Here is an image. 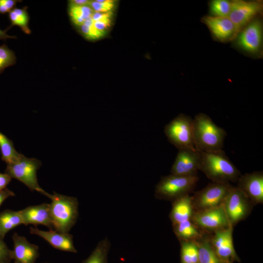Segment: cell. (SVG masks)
I'll list each match as a JSON object with an SVG mask.
<instances>
[{
    "instance_id": "603a6c76",
    "label": "cell",
    "mask_w": 263,
    "mask_h": 263,
    "mask_svg": "<svg viewBox=\"0 0 263 263\" xmlns=\"http://www.w3.org/2000/svg\"><path fill=\"white\" fill-rule=\"evenodd\" d=\"M27 7H24L22 8H14L8 14V18L11 21L10 26L7 28H9L13 26H18L25 34H31V30L28 26L29 16L27 12Z\"/></svg>"
},
{
    "instance_id": "e575fe53",
    "label": "cell",
    "mask_w": 263,
    "mask_h": 263,
    "mask_svg": "<svg viewBox=\"0 0 263 263\" xmlns=\"http://www.w3.org/2000/svg\"><path fill=\"white\" fill-rule=\"evenodd\" d=\"M11 179L12 178L7 174L0 172V190L6 188Z\"/></svg>"
},
{
    "instance_id": "7402d4cb",
    "label": "cell",
    "mask_w": 263,
    "mask_h": 263,
    "mask_svg": "<svg viewBox=\"0 0 263 263\" xmlns=\"http://www.w3.org/2000/svg\"><path fill=\"white\" fill-rule=\"evenodd\" d=\"M196 242L198 263H222L217 256L210 242L209 238L203 236Z\"/></svg>"
},
{
    "instance_id": "8992f818",
    "label": "cell",
    "mask_w": 263,
    "mask_h": 263,
    "mask_svg": "<svg viewBox=\"0 0 263 263\" xmlns=\"http://www.w3.org/2000/svg\"><path fill=\"white\" fill-rule=\"evenodd\" d=\"M192 120L189 116L180 113L164 128V132L169 141L178 150L196 149L194 145Z\"/></svg>"
},
{
    "instance_id": "44dd1931",
    "label": "cell",
    "mask_w": 263,
    "mask_h": 263,
    "mask_svg": "<svg viewBox=\"0 0 263 263\" xmlns=\"http://www.w3.org/2000/svg\"><path fill=\"white\" fill-rule=\"evenodd\" d=\"M21 224L20 210L4 209L0 212V236L3 239L9 231Z\"/></svg>"
},
{
    "instance_id": "f1b7e54d",
    "label": "cell",
    "mask_w": 263,
    "mask_h": 263,
    "mask_svg": "<svg viewBox=\"0 0 263 263\" xmlns=\"http://www.w3.org/2000/svg\"><path fill=\"white\" fill-rule=\"evenodd\" d=\"M94 21L91 17L78 27L80 33L87 39L94 40L103 37L104 34L97 30L93 26Z\"/></svg>"
},
{
    "instance_id": "8d00e7d4",
    "label": "cell",
    "mask_w": 263,
    "mask_h": 263,
    "mask_svg": "<svg viewBox=\"0 0 263 263\" xmlns=\"http://www.w3.org/2000/svg\"><path fill=\"white\" fill-rule=\"evenodd\" d=\"M91 0H72L69 1V3L77 6L90 5Z\"/></svg>"
},
{
    "instance_id": "5b68a950",
    "label": "cell",
    "mask_w": 263,
    "mask_h": 263,
    "mask_svg": "<svg viewBox=\"0 0 263 263\" xmlns=\"http://www.w3.org/2000/svg\"><path fill=\"white\" fill-rule=\"evenodd\" d=\"M41 166L39 160L27 158L22 154L16 161L7 164L5 173L23 183L30 190L42 194L45 190L39 186L37 176V170Z\"/></svg>"
},
{
    "instance_id": "4fadbf2b",
    "label": "cell",
    "mask_w": 263,
    "mask_h": 263,
    "mask_svg": "<svg viewBox=\"0 0 263 263\" xmlns=\"http://www.w3.org/2000/svg\"><path fill=\"white\" fill-rule=\"evenodd\" d=\"M201 158V151L196 149L179 150L170 169L171 174L183 176L197 175Z\"/></svg>"
},
{
    "instance_id": "277c9868",
    "label": "cell",
    "mask_w": 263,
    "mask_h": 263,
    "mask_svg": "<svg viewBox=\"0 0 263 263\" xmlns=\"http://www.w3.org/2000/svg\"><path fill=\"white\" fill-rule=\"evenodd\" d=\"M197 175L183 176L170 174L162 177L155 188L157 199L171 202L189 195L198 181Z\"/></svg>"
},
{
    "instance_id": "cb8c5ba5",
    "label": "cell",
    "mask_w": 263,
    "mask_h": 263,
    "mask_svg": "<svg viewBox=\"0 0 263 263\" xmlns=\"http://www.w3.org/2000/svg\"><path fill=\"white\" fill-rule=\"evenodd\" d=\"M0 151L1 160L7 164L16 161L22 155L16 150L12 140L0 132Z\"/></svg>"
},
{
    "instance_id": "7c38bea8",
    "label": "cell",
    "mask_w": 263,
    "mask_h": 263,
    "mask_svg": "<svg viewBox=\"0 0 263 263\" xmlns=\"http://www.w3.org/2000/svg\"><path fill=\"white\" fill-rule=\"evenodd\" d=\"M233 226L213 232L209 239L210 244L218 258L223 262H239L235 250L232 238Z\"/></svg>"
},
{
    "instance_id": "30bf717a",
    "label": "cell",
    "mask_w": 263,
    "mask_h": 263,
    "mask_svg": "<svg viewBox=\"0 0 263 263\" xmlns=\"http://www.w3.org/2000/svg\"><path fill=\"white\" fill-rule=\"evenodd\" d=\"M263 4L259 1L235 0L231 1L228 18L235 26L238 33L260 14Z\"/></svg>"
},
{
    "instance_id": "2e32d148",
    "label": "cell",
    "mask_w": 263,
    "mask_h": 263,
    "mask_svg": "<svg viewBox=\"0 0 263 263\" xmlns=\"http://www.w3.org/2000/svg\"><path fill=\"white\" fill-rule=\"evenodd\" d=\"M203 21L213 36L220 41H227L235 38L237 35L235 25L227 17L206 16L203 18Z\"/></svg>"
},
{
    "instance_id": "e0dca14e",
    "label": "cell",
    "mask_w": 263,
    "mask_h": 263,
    "mask_svg": "<svg viewBox=\"0 0 263 263\" xmlns=\"http://www.w3.org/2000/svg\"><path fill=\"white\" fill-rule=\"evenodd\" d=\"M20 212L23 225H41L50 229H54L50 215V204L29 206Z\"/></svg>"
},
{
    "instance_id": "ac0fdd59",
    "label": "cell",
    "mask_w": 263,
    "mask_h": 263,
    "mask_svg": "<svg viewBox=\"0 0 263 263\" xmlns=\"http://www.w3.org/2000/svg\"><path fill=\"white\" fill-rule=\"evenodd\" d=\"M30 233L40 236L46 240L54 248L67 252L77 253L73 242V237L69 233H64L50 229L40 230L37 227H30Z\"/></svg>"
},
{
    "instance_id": "8fae6325",
    "label": "cell",
    "mask_w": 263,
    "mask_h": 263,
    "mask_svg": "<svg viewBox=\"0 0 263 263\" xmlns=\"http://www.w3.org/2000/svg\"><path fill=\"white\" fill-rule=\"evenodd\" d=\"M263 29L262 21L254 19L238 33L236 37L237 46L248 53H259L263 44Z\"/></svg>"
},
{
    "instance_id": "74e56055",
    "label": "cell",
    "mask_w": 263,
    "mask_h": 263,
    "mask_svg": "<svg viewBox=\"0 0 263 263\" xmlns=\"http://www.w3.org/2000/svg\"><path fill=\"white\" fill-rule=\"evenodd\" d=\"M8 30L7 29L5 30H2L0 28V39L5 40L7 38H16L15 36H11L6 34V32Z\"/></svg>"
},
{
    "instance_id": "ba28073f",
    "label": "cell",
    "mask_w": 263,
    "mask_h": 263,
    "mask_svg": "<svg viewBox=\"0 0 263 263\" xmlns=\"http://www.w3.org/2000/svg\"><path fill=\"white\" fill-rule=\"evenodd\" d=\"M222 206L230 225L233 227L250 214L253 205L240 189L233 187Z\"/></svg>"
},
{
    "instance_id": "83f0119b",
    "label": "cell",
    "mask_w": 263,
    "mask_h": 263,
    "mask_svg": "<svg viewBox=\"0 0 263 263\" xmlns=\"http://www.w3.org/2000/svg\"><path fill=\"white\" fill-rule=\"evenodd\" d=\"M231 8V1L213 0L210 1L209 9L213 16L228 18Z\"/></svg>"
},
{
    "instance_id": "3957f363",
    "label": "cell",
    "mask_w": 263,
    "mask_h": 263,
    "mask_svg": "<svg viewBox=\"0 0 263 263\" xmlns=\"http://www.w3.org/2000/svg\"><path fill=\"white\" fill-rule=\"evenodd\" d=\"M42 194L51 200L50 212L54 229L59 232L69 233L78 217L77 199L55 192L50 194L44 191Z\"/></svg>"
},
{
    "instance_id": "52a82bcc",
    "label": "cell",
    "mask_w": 263,
    "mask_h": 263,
    "mask_svg": "<svg viewBox=\"0 0 263 263\" xmlns=\"http://www.w3.org/2000/svg\"><path fill=\"white\" fill-rule=\"evenodd\" d=\"M233 187L230 183H209L191 196L194 210H203L222 205Z\"/></svg>"
},
{
    "instance_id": "d4e9b609",
    "label": "cell",
    "mask_w": 263,
    "mask_h": 263,
    "mask_svg": "<svg viewBox=\"0 0 263 263\" xmlns=\"http://www.w3.org/2000/svg\"><path fill=\"white\" fill-rule=\"evenodd\" d=\"M110 242L106 238L100 241L90 255L81 263H108Z\"/></svg>"
},
{
    "instance_id": "f546056e",
    "label": "cell",
    "mask_w": 263,
    "mask_h": 263,
    "mask_svg": "<svg viewBox=\"0 0 263 263\" xmlns=\"http://www.w3.org/2000/svg\"><path fill=\"white\" fill-rule=\"evenodd\" d=\"M16 57L14 52L5 44L0 46V74L7 67L15 64Z\"/></svg>"
},
{
    "instance_id": "9a60e30c",
    "label": "cell",
    "mask_w": 263,
    "mask_h": 263,
    "mask_svg": "<svg viewBox=\"0 0 263 263\" xmlns=\"http://www.w3.org/2000/svg\"><path fill=\"white\" fill-rule=\"evenodd\" d=\"M12 240L11 257L14 263H35L39 256L38 246L16 232L12 236Z\"/></svg>"
},
{
    "instance_id": "484cf974",
    "label": "cell",
    "mask_w": 263,
    "mask_h": 263,
    "mask_svg": "<svg viewBox=\"0 0 263 263\" xmlns=\"http://www.w3.org/2000/svg\"><path fill=\"white\" fill-rule=\"evenodd\" d=\"M68 12L72 21L77 27L82 25L94 12L90 5L77 6L70 3Z\"/></svg>"
},
{
    "instance_id": "d6986e66",
    "label": "cell",
    "mask_w": 263,
    "mask_h": 263,
    "mask_svg": "<svg viewBox=\"0 0 263 263\" xmlns=\"http://www.w3.org/2000/svg\"><path fill=\"white\" fill-rule=\"evenodd\" d=\"M172 202L169 218L172 225L191 220L194 211L191 196L186 195Z\"/></svg>"
},
{
    "instance_id": "ffe728a7",
    "label": "cell",
    "mask_w": 263,
    "mask_h": 263,
    "mask_svg": "<svg viewBox=\"0 0 263 263\" xmlns=\"http://www.w3.org/2000/svg\"><path fill=\"white\" fill-rule=\"evenodd\" d=\"M172 227L180 241H196L203 236L202 232L191 220L173 225Z\"/></svg>"
},
{
    "instance_id": "836d02e7",
    "label": "cell",
    "mask_w": 263,
    "mask_h": 263,
    "mask_svg": "<svg viewBox=\"0 0 263 263\" xmlns=\"http://www.w3.org/2000/svg\"><path fill=\"white\" fill-rule=\"evenodd\" d=\"M111 18L97 21L93 20V26L97 30L105 34L106 30L108 29L110 24Z\"/></svg>"
},
{
    "instance_id": "d6a6232c",
    "label": "cell",
    "mask_w": 263,
    "mask_h": 263,
    "mask_svg": "<svg viewBox=\"0 0 263 263\" xmlns=\"http://www.w3.org/2000/svg\"><path fill=\"white\" fill-rule=\"evenodd\" d=\"M21 2L17 0H0V14H5L9 13L14 8L16 3Z\"/></svg>"
},
{
    "instance_id": "f35d334b",
    "label": "cell",
    "mask_w": 263,
    "mask_h": 263,
    "mask_svg": "<svg viewBox=\"0 0 263 263\" xmlns=\"http://www.w3.org/2000/svg\"><path fill=\"white\" fill-rule=\"evenodd\" d=\"M222 263H232V262H223Z\"/></svg>"
},
{
    "instance_id": "4dcf8cb0",
    "label": "cell",
    "mask_w": 263,
    "mask_h": 263,
    "mask_svg": "<svg viewBox=\"0 0 263 263\" xmlns=\"http://www.w3.org/2000/svg\"><path fill=\"white\" fill-rule=\"evenodd\" d=\"M115 4V1L105 0H91L90 6L94 12L108 13L111 12Z\"/></svg>"
},
{
    "instance_id": "d590c367",
    "label": "cell",
    "mask_w": 263,
    "mask_h": 263,
    "mask_svg": "<svg viewBox=\"0 0 263 263\" xmlns=\"http://www.w3.org/2000/svg\"><path fill=\"white\" fill-rule=\"evenodd\" d=\"M15 196V193L7 188L0 190V207L8 198Z\"/></svg>"
},
{
    "instance_id": "4316f807",
    "label": "cell",
    "mask_w": 263,
    "mask_h": 263,
    "mask_svg": "<svg viewBox=\"0 0 263 263\" xmlns=\"http://www.w3.org/2000/svg\"><path fill=\"white\" fill-rule=\"evenodd\" d=\"M181 263H198V248L195 241H180Z\"/></svg>"
},
{
    "instance_id": "1f68e13d",
    "label": "cell",
    "mask_w": 263,
    "mask_h": 263,
    "mask_svg": "<svg viewBox=\"0 0 263 263\" xmlns=\"http://www.w3.org/2000/svg\"><path fill=\"white\" fill-rule=\"evenodd\" d=\"M12 260L11 250L0 236V263H10Z\"/></svg>"
},
{
    "instance_id": "5bb4252c",
    "label": "cell",
    "mask_w": 263,
    "mask_h": 263,
    "mask_svg": "<svg viewBox=\"0 0 263 263\" xmlns=\"http://www.w3.org/2000/svg\"><path fill=\"white\" fill-rule=\"evenodd\" d=\"M237 188L250 200L253 205L263 203V173L255 171L240 175Z\"/></svg>"
},
{
    "instance_id": "6da1fadb",
    "label": "cell",
    "mask_w": 263,
    "mask_h": 263,
    "mask_svg": "<svg viewBox=\"0 0 263 263\" xmlns=\"http://www.w3.org/2000/svg\"><path fill=\"white\" fill-rule=\"evenodd\" d=\"M192 128L194 145L197 150L204 152L222 150L226 132L207 114H196L192 120Z\"/></svg>"
},
{
    "instance_id": "7a4b0ae2",
    "label": "cell",
    "mask_w": 263,
    "mask_h": 263,
    "mask_svg": "<svg viewBox=\"0 0 263 263\" xmlns=\"http://www.w3.org/2000/svg\"><path fill=\"white\" fill-rule=\"evenodd\" d=\"M199 170L212 182L230 183L237 182L240 172L223 150L214 152L201 151Z\"/></svg>"
},
{
    "instance_id": "ab89813d",
    "label": "cell",
    "mask_w": 263,
    "mask_h": 263,
    "mask_svg": "<svg viewBox=\"0 0 263 263\" xmlns=\"http://www.w3.org/2000/svg\"></svg>"
},
{
    "instance_id": "9c48e42d",
    "label": "cell",
    "mask_w": 263,
    "mask_h": 263,
    "mask_svg": "<svg viewBox=\"0 0 263 263\" xmlns=\"http://www.w3.org/2000/svg\"><path fill=\"white\" fill-rule=\"evenodd\" d=\"M191 220L201 231L213 233L230 225L222 205L212 208L194 211Z\"/></svg>"
}]
</instances>
